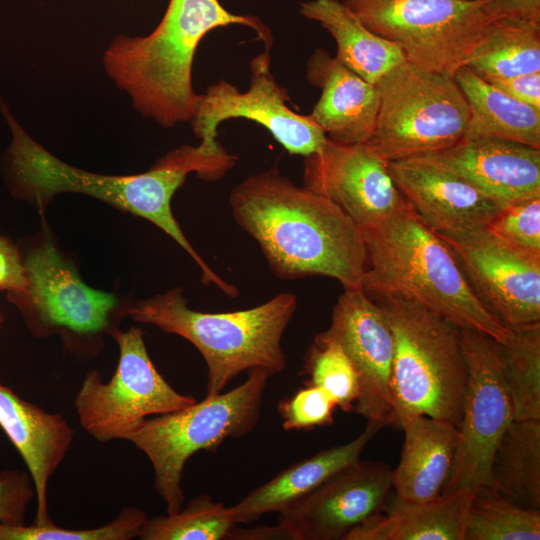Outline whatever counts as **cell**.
<instances>
[{
    "instance_id": "obj_38",
    "label": "cell",
    "mask_w": 540,
    "mask_h": 540,
    "mask_svg": "<svg viewBox=\"0 0 540 540\" xmlns=\"http://www.w3.org/2000/svg\"><path fill=\"white\" fill-rule=\"evenodd\" d=\"M485 14L491 19L515 18L540 22V0H481Z\"/></svg>"
},
{
    "instance_id": "obj_37",
    "label": "cell",
    "mask_w": 540,
    "mask_h": 540,
    "mask_svg": "<svg viewBox=\"0 0 540 540\" xmlns=\"http://www.w3.org/2000/svg\"><path fill=\"white\" fill-rule=\"evenodd\" d=\"M484 80L508 96L540 110V72Z\"/></svg>"
},
{
    "instance_id": "obj_2",
    "label": "cell",
    "mask_w": 540,
    "mask_h": 540,
    "mask_svg": "<svg viewBox=\"0 0 540 540\" xmlns=\"http://www.w3.org/2000/svg\"><path fill=\"white\" fill-rule=\"evenodd\" d=\"M229 25L251 28L270 51L271 31L259 18L233 14L219 0H170L149 35L113 40L104 53L105 69L143 116L163 127L191 121L200 99L192 86L195 52L207 33Z\"/></svg>"
},
{
    "instance_id": "obj_24",
    "label": "cell",
    "mask_w": 540,
    "mask_h": 540,
    "mask_svg": "<svg viewBox=\"0 0 540 540\" xmlns=\"http://www.w3.org/2000/svg\"><path fill=\"white\" fill-rule=\"evenodd\" d=\"M473 493L457 490L425 502L393 498L344 540H464Z\"/></svg>"
},
{
    "instance_id": "obj_30",
    "label": "cell",
    "mask_w": 540,
    "mask_h": 540,
    "mask_svg": "<svg viewBox=\"0 0 540 540\" xmlns=\"http://www.w3.org/2000/svg\"><path fill=\"white\" fill-rule=\"evenodd\" d=\"M540 510L524 508L492 488L472 495L464 540H539Z\"/></svg>"
},
{
    "instance_id": "obj_8",
    "label": "cell",
    "mask_w": 540,
    "mask_h": 540,
    "mask_svg": "<svg viewBox=\"0 0 540 540\" xmlns=\"http://www.w3.org/2000/svg\"><path fill=\"white\" fill-rule=\"evenodd\" d=\"M375 85L379 108L366 144L383 160L439 151L464 139L469 109L454 76L405 61Z\"/></svg>"
},
{
    "instance_id": "obj_12",
    "label": "cell",
    "mask_w": 540,
    "mask_h": 540,
    "mask_svg": "<svg viewBox=\"0 0 540 540\" xmlns=\"http://www.w3.org/2000/svg\"><path fill=\"white\" fill-rule=\"evenodd\" d=\"M270 51L250 62V87L241 92L219 80L210 85L200 99L191 119L192 129L201 139L200 148L214 153L224 148L217 140V128L223 121L244 118L263 126L290 154L307 156L319 151L327 135L309 115L291 110L287 90L274 79L270 69Z\"/></svg>"
},
{
    "instance_id": "obj_23",
    "label": "cell",
    "mask_w": 540,
    "mask_h": 540,
    "mask_svg": "<svg viewBox=\"0 0 540 540\" xmlns=\"http://www.w3.org/2000/svg\"><path fill=\"white\" fill-rule=\"evenodd\" d=\"M404 443L391 470L395 498L425 502L437 498L451 472L459 439L458 427L428 416H414L400 426Z\"/></svg>"
},
{
    "instance_id": "obj_32",
    "label": "cell",
    "mask_w": 540,
    "mask_h": 540,
    "mask_svg": "<svg viewBox=\"0 0 540 540\" xmlns=\"http://www.w3.org/2000/svg\"><path fill=\"white\" fill-rule=\"evenodd\" d=\"M300 374L307 376L306 384L324 389L338 408L353 411L360 393L358 374L338 343L317 334L304 356Z\"/></svg>"
},
{
    "instance_id": "obj_25",
    "label": "cell",
    "mask_w": 540,
    "mask_h": 540,
    "mask_svg": "<svg viewBox=\"0 0 540 540\" xmlns=\"http://www.w3.org/2000/svg\"><path fill=\"white\" fill-rule=\"evenodd\" d=\"M299 12L319 22L337 44L335 57L371 84L407 61L396 44L369 30L341 0L302 2Z\"/></svg>"
},
{
    "instance_id": "obj_34",
    "label": "cell",
    "mask_w": 540,
    "mask_h": 540,
    "mask_svg": "<svg viewBox=\"0 0 540 540\" xmlns=\"http://www.w3.org/2000/svg\"><path fill=\"white\" fill-rule=\"evenodd\" d=\"M486 229L507 244L540 256V196L506 205Z\"/></svg>"
},
{
    "instance_id": "obj_3",
    "label": "cell",
    "mask_w": 540,
    "mask_h": 540,
    "mask_svg": "<svg viewBox=\"0 0 540 540\" xmlns=\"http://www.w3.org/2000/svg\"><path fill=\"white\" fill-rule=\"evenodd\" d=\"M368 267L361 289L413 299L460 329L499 343L511 329L480 303L448 245L407 204L381 225L362 230Z\"/></svg>"
},
{
    "instance_id": "obj_20",
    "label": "cell",
    "mask_w": 540,
    "mask_h": 540,
    "mask_svg": "<svg viewBox=\"0 0 540 540\" xmlns=\"http://www.w3.org/2000/svg\"><path fill=\"white\" fill-rule=\"evenodd\" d=\"M307 79L321 90L309 115L332 141L366 143L379 108V91L322 48L307 61Z\"/></svg>"
},
{
    "instance_id": "obj_17",
    "label": "cell",
    "mask_w": 540,
    "mask_h": 540,
    "mask_svg": "<svg viewBox=\"0 0 540 540\" xmlns=\"http://www.w3.org/2000/svg\"><path fill=\"white\" fill-rule=\"evenodd\" d=\"M405 200L434 231L485 229L505 207L424 155L387 162Z\"/></svg>"
},
{
    "instance_id": "obj_5",
    "label": "cell",
    "mask_w": 540,
    "mask_h": 540,
    "mask_svg": "<svg viewBox=\"0 0 540 540\" xmlns=\"http://www.w3.org/2000/svg\"><path fill=\"white\" fill-rule=\"evenodd\" d=\"M296 308V295L283 292L250 309L201 312L189 308L182 290L175 288L124 313L193 344L206 363V396H212L242 372L261 368L274 376L286 368L281 340Z\"/></svg>"
},
{
    "instance_id": "obj_1",
    "label": "cell",
    "mask_w": 540,
    "mask_h": 540,
    "mask_svg": "<svg viewBox=\"0 0 540 540\" xmlns=\"http://www.w3.org/2000/svg\"><path fill=\"white\" fill-rule=\"evenodd\" d=\"M229 204L278 278L321 275L344 290L361 288L368 267L362 230L328 198L271 168L236 185Z\"/></svg>"
},
{
    "instance_id": "obj_36",
    "label": "cell",
    "mask_w": 540,
    "mask_h": 540,
    "mask_svg": "<svg viewBox=\"0 0 540 540\" xmlns=\"http://www.w3.org/2000/svg\"><path fill=\"white\" fill-rule=\"evenodd\" d=\"M35 490L27 473L20 471L0 472V522L8 525H24L25 513Z\"/></svg>"
},
{
    "instance_id": "obj_28",
    "label": "cell",
    "mask_w": 540,
    "mask_h": 540,
    "mask_svg": "<svg viewBox=\"0 0 540 540\" xmlns=\"http://www.w3.org/2000/svg\"><path fill=\"white\" fill-rule=\"evenodd\" d=\"M464 67L483 79L540 72V22L493 20Z\"/></svg>"
},
{
    "instance_id": "obj_18",
    "label": "cell",
    "mask_w": 540,
    "mask_h": 540,
    "mask_svg": "<svg viewBox=\"0 0 540 540\" xmlns=\"http://www.w3.org/2000/svg\"><path fill=\"white\" fill-rule=\"evenodd\" d=\"M427 156L504 206L540 196V149L496 137L463 139Z\"/></svg>"
},
{
    "instance_id": "obj_9",
    "label": "cell",
    "mask_w": 540,
    "mask_h": 540,
    "mask_svg": "<svg viewBox=\"0 0 540 540\" xmlns=\"http://www.w3.org/2000/svg\"><path fill=\"white\" fill-rule=\"evenodd\" d=\"M418 67L453 76L485 37L481 0H341Z\"/></svg>"
},
{
    "instance_id": "obj_7",
    "label": "cell",
    "mask_w": 540,
    "mask_h": 540,
    "mask_svg": "<svg viewBox=\"0 0 540 540\" xmlns=\"http://www.w3.org/2000/svg\"><path fill=\"white\" fill-rule=\"evenodd\" d=\"M270 377L265 369L251 370L247 379L230 391L146 418L127 436L126 440L150 460L155 489L165 502L166 514L182 508V475L191 456L201 450L213 452L226 439L245 436L255 428Z\"/></svg>"
},
{
    "instance_id": "obj_27",
    "label": "cell",
    "mask_w": 540,
    "mask_h": 540,
    "mask_svg": "<svg viewBox=\"0 0 540 540\" xmlns=\"http://www.w3.org/2000/svg\"><path fill=\"white\" fill-rule=\"evenodd\" d=\"M492 489L524 508L540 510V420H514L494 454Z\"/></svg>"
},
{
    "instance_id": "obj_14",
    "label": "cell",
    "mask_w": 540,
    "mask_h": 540,
    "mask_svg": "<svg viewBox=\"0 0 540 540\" xmlns=\"http://www.w3.org/2000/svg\"><path fill=\"white\" fill-rule=\"evenodd\" d=\"M304 186L341 208L361 230L374 228L407 201L394 184L387 161L366 143L324 146L304 157Z\"/></svg>"
},
{
    "instance_id": "obj_11",
    "label": "cell",
    "mask_w": 540,
    "mask_h": 540,
    "mask_svg": "<svg viewBox=\"0 0 540 540\" xmlns=\"http://www.w3.org/2000/svg\"><path fill=\"white\" fill-rule=\"evenodd\" d=\"M460 337L467 385L454 462L441 494L492 488L493 457L514 421L512 400L500 368L499 342L468 329H460Z\"/></svg>"
},
{
    "instance_id": "obj_41",
    "label": "cell",
    "mask_w": 540,
    "mask_h": 540,
    "mask_svg": "<svg viewBox=\"0 0 540 540\" xmlns=\"http://www.w3.org/2000/svg\"><path fill=\"white\" fill-rule=\"evenodd\" d=\"M0 323H1V318H0Z\"/></svg>"
},
{
    "instance_id": "obj_40",
    "label": "cell",
    "mask_w": 540,
    "mask_h": 540,
    "mask_svg": "<svg viewBox=\"0 0 540 540\" xmlns=\"http://www.w3.org/2000/svg\"><path fill=\"white\" fill-rule=\"evenodd\" d=\"M227 539L230 540H266V539H286L294 540L291 532L280 525L275 526H256L252 528H239L236 526L230 531Z\"/></svg>"
},
{
    "instance_id": "obj_16",
    "label": "cell",
    "mask_w": 540,
    "mask_h": 540,
    "mask_svg": "<svg viewBox=\"0 0 540 540\" xmlns=\"http://www.w3.org/2000/svg\"><path fill=\"white\" fill-rule=\"evenodd\" d=\"M391 470L381 461L358 460L279 513L278 523L294 540H344L386 509L393 490Z\"/></svg>"
},
{
    "instance_id": "obj_6",
    "label": "cell",
    "mask_w": 540,
    "mask_h": 540,
    "mask_svg": "<svg viewBox=\"0 0 540 540\" xmlns=\"http://www.w3.org/2000/svg\"><path fill=\"white\" fill-rule=\"evenodd\" d=\"M366 295L382 309L394 338V425L423 415L458 427L468 376L460 328L402 294Z\"/></svg>"
},
{
    "instance_id": "obj_35",
    "label": "cell",
    "mask_w": 540,
    "mask_h": 540,
    "mask_svg": "<svg viewBox=\"0 0 540 540\" xmlns=\"http://www.w3.org/2000/svg\"><path fill=\"white\" fill-rule=\"evenodd\" d=\"M336 408L335 401L324 389L311 384H306L277 406L286 431L330 425Z\"/></svg>"
},
{
    "instance_id": "obj_10",
    "label": "cell",
    "mask_w": 540,
    "mask_h": 540,
    "mask_svg": "<svg viewBox=\"0 0 540 540\" xmlns=\"http://www.w3.org/2000/svg\"><path fill=\"white\" fill-rule=\"evenodd\" d=\"M118 366L108 383L86 374L74 405L82 428L100 442L121 439L148 418L185 408L197 400L177 392L152 363L139 328L113 330Z\"/></svg>"
},
{
    "instance_id": "obj_15",
    "label": "cell",
    "mask_w": 540,
    "mask_h": 540,
    "mask_svg": "<svg viewBox=\"0 0 540 540\" xmlns=\"http://www.w3.org/2000/svg\"><path fill=\"white\" fill-rule=\"evenodd\" d=\"M318 335L338 343L358 374L360 393L353 411L367 423L394 425V338L379 305L361 288L344 290L333 307L329 328Z\"/></svg>"
},
{
    "instance_id": "obj_29",
    "label": "cell",
    "mask_w": 540,
    "mask_h": 540,
    "mask_svg": "<svg viewBox=\"0 0 540 540\" xmlns=\"http://www.w3.org/2000/svg\"><path fill=\"white\" fill-rule=\"evenodd\" d=\"M499 359L514 420H540V323L511 328Z\"/></svg>"
},
{
    "instance_id": "obj_31",
    "label": "cell",
    "mask_w": 540,
    "mask_h": 540,
    "mask_svg": "<svg viewBox=\"0 0 540 540\" xmlns=\"http://www.w3.org/2000/svg\"><path fill=\"white\" fill-rule=\"evenodd\" d=\"M231 507L199 495L174 514L146 519L142 540H225L236 526Z\"/></svg>"
},
{
    "instance_id": "obj_22",
    "label": "cell",
    "mask_w": 540,
    "mask_h": 540,
    "mask_svg": "<svg viewBox=\"0 0 540 540\" xmlns=\"http://www.w3.org/2000/svg\"><path fill=\"white\" fill-rule=\"evenodd\" d=\"M384 427L383 423H367L351 441L324 449L284 469L231 506L235 522L247 524L268 513L286 510L330 477L360 460L367 445Z\"/></svg>"
},
{
    "instance_id": "obj_39",
    "label": "cell",
    "mask_w": 540,
    "mask_h": 540,
    "mask_svg": "<svg viewBox=\"0 0 540 540\" xmlns=\"http://www.w3.org/2000/svg\"><path fill=\"white\" fill-rule=\"evenodd\" d=\"M0 288L25 293L27 279L24 265L15 248L0 236Z\"/></svg>"
},
{
    "instance_id": "obj_33",
    "label": "cell",
    "mask_w": 540,
    "mask_h": 540,
    "mask_svg": "<svg viewBox=\"0 0 540 540\" xmlns=\"http://www.w3.org/2000/svg\"><path fill=\"white\" fill-rule=\"evenodd\" d=\"M147 519L137 507H128L108 524L91 529L71 530L47 525H8L0 522V540H130L139 536Z\"/></svg>"
},
{
    "instance_id": "obj_4",
    "label": "cell",
    "mask_w": 540,
    "mask_h": 540,
    "mask_svg": "<svg viewBox=\"0 0 540 540\" xmlns=\"http://www.w3.org/2000/svg\"><path fill=\"white\" fill-rule=\"evenodd\" d=\"M0 110L12 132L8 164L12 178L26 194L40 204L57 193L77 192L101 199L141 216L161 228L194 260L202 282L229 295L234 286L226 282L200 257L183 234L171 211V199L195 166L181 149L162 157L148 172L111 176L91 173L68 165L34 141L11 115L0 97Z\"/></svg>"
},
{
    "instance_id": "obj_19",
    "label": "cell",
    "mask_w": 540,
    "mask_h": 540,
    "mask_svg": "<svg viewBox=\"0 0 540 540\" xmlns=\"http://www.w3.org/2000/svg\"><path fill=\"white\" fill-rule=\"evenodd\" d=\"M24 268L25 293L45 326L77 333L98 332L107 326L116 297L83 283L51 243L30 253Z\"/></svg>"
},
{
    "instance_id": "obj_26",
    "label": "cell",
    "mask_w": 540,
    "mask_h": 540,
    "mask_svg": "<svg viewBox=\"0 0 540 540\" xmlns=\"http://www.w3.org/2000/svg\"><path fill=\"white\" fill-rule=\"evenodd\" d=\"M453 76L469 109L464 139L496 137L540 149V110L508 96L467 67Z\"/></svg>"
},
{
    "instance_id": "obj_13",
    "label": "cell",
    "mask_w": 540,
    "mask_h": 540,
    "mask_svg": "<svg viewBox=\"0 0 540 540\" xmlns=\"http://www.w3.org/2000/svg\"><path fill=\"white\" fill-rule=\"evenodd\" d=\"M451 249L472 291L506 328L540 323V256L485 229L435 232Z\"/></svg>"
},
{
    "instance_id": "obj_21",
    "label": "cell",
    "mask_w": 540,
    "mask_h": 540,
    "mask_svg": "<svg viewBox=\"0 0 540 540\" xmlns=\"http://www.w3.org/2000/svg\"><path fill=\"white\" fill-rule=\"evenodd\" d=\"M0 427L23 458L34 484L36 516L33 524L52 523L48 515L47 487L65 458L74 430L60 414H52L0 385Z\"/></svg>"
}]
</instances>
